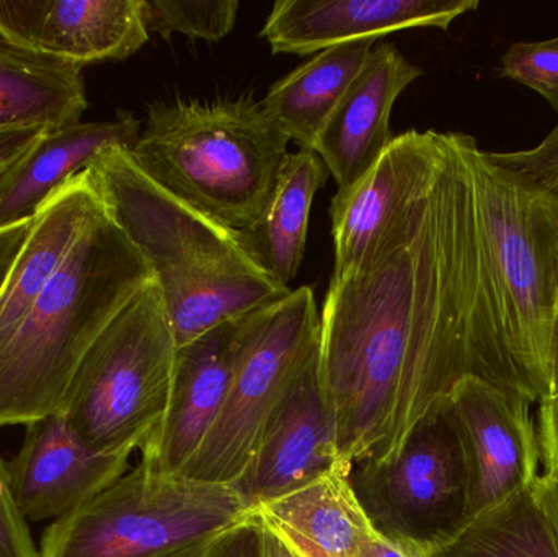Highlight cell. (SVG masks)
I'll return each instance as SVG.
<instances>
[{"label": "cell", "mask_w": 558, "mask_h": 557, "mask_svg": "<svg viewBox=\"0 0 558 557\" xmlns=\"http://www.w3.org/2000/svg\"><path fill=\"white\" fill-rule=\"evenodd\" d=\"M475 144L451 131L432 189L373 257L330 280L318 375L348 471L396 455L468 376L536 402L508 347L488 268Z\"/></svg>", "instance_id": "cell-1"}, {"label": "cell", "mask_w": 558, "mask_h": 557, "mask_svg": "<svg viewBox=\"0 0 558 557\" xmlns=\"http://www.w3.org/2000/svg\"><path fill=\"white\" fill-rule=\"evenodd\" d=\"M84 173L108 218L149 265L177 349L291 293L255 264L234 231L160 189L130 150L105 149Z\"/></svg>", "instance_id": "cell-2"}, {"label": "cell", "mask_w": 558, "mask_h": 557, "mask_svg": "<svg viewBox=\"0 0 558 557\" xmlns=\"http://www.w3.org/2000/svg\"><path fill=\"white\" fill-rule=\"evenodd\" d=\"M153 280L141 252L104 209L0 346V427L61 411L85 353Z\"/></svg>", "instance_id": "cell-3"}, {"label": "cell", "mask_w": 558, "mask_h": 557, "mask_svg": "<svg viewBox=\"0 0 558 557\" xmlns=\"http://www.w3.org/2000/svg\"><path fill=\"white\" fill-rule=\"evenodd\" d=\"M289 137L251 95L157 101L130 150L136 166L209 221L244 231L267 211Z\"/></svg>", "instance_id": "cell-4"}, {"label": "cell", "mask_w": 558, "mask_h": 557, "mask_svg": "<svg viewBox=\"0 0 558 557\" xmlns=\"http://www.w3.org/2000/svg\"><path fill=\"white\" fill-rule=\"evenodd\" d=\"M251 517L229 484L167 476L140 463L52 522L39 557H199Z\"/></svg>", "instance_id": "cell-5"}, {"label": "cell", "mask_w": 558, "mask_h": 557, "mask_svg": "<svg viewBox=\"0 0 558 557\" xmlns=\"http://www.w3.org/2000/svg\"><path fill=\"white\" fill-rule=\"evenodd\" d=\"M175 353L162 294L149 281L85 353L61 411L95 450L131 457L166 414Z\"/></svg>", "instance_id": "cell-6"}, {"label": "cell", "mask_w": 558, "mask_h": 557, "mask_svg": "<svg viewBox=\"0 0 558 557\" xmlns=\"http://www.w3.org/2000/svg\"><path fill=\"white\" fill-rule=\"evenodd\" d=\"M478 218L505 337L534 401L549 396L558 294L541 189L472 147Z\"/></svg>", "instance_id": "cell-7"}, {"label": "cell", "mask_w": 558, "mask_h": 557, "mask_svg": "<svg viewBox=\"0 0 558 557\" xmlns=\"http://www.w3.org/2000/svg\"><path fill=\"white\" fill-rule=\"evenodd\" d=\"M320 355V314L311 288L241 317L231 385L218 421L182 476L232 484L247 470L268 422Z\"/></svg>", "instance_id": "cell-8"}, {"label": "cell", "mask_w": 558, "mask_h": 557, "mask_svg": "<svg viewBox=\"0 0 558 557\" xmlns=\"http://www.w3.org/2000/svg\"><path fill=\"white\" fill-rule=\"evenodd\" d=\"M350 483L371 525L386 538L423 553L451 538L465 523L468 474L445 404L392 457L354 464Z\"/></svg>", "instance_id": "cell-9"}, {"label": "cell", "mask_w": 558, "mask_h": 557, "mask_svg": "<svg viewBox=\"0 0 558 557\" xmlns=\"http://www.w3.org/2000/svg\"><path fill=\"white\" fill-rule=\"evenodd\" d=\"M533 402L478 376L461 379L445 401L468 474L465 523L533 487L541 451Z\"/></svg>", "instance_id": "cell-10"}, {"label": "cell", "mask_w": 558, "mask_h": 557, "mask_svg": "<svg viewBox=\"0 0 558 557\" xmlns=\"http://www.w3.org/2000/svg\"><path fill=\"white\" fill-rule=\"evenodd\" d=\"M449 133L410 130L393 137L376 166L344 195L331 199L335 264L331 278L356 270L438 179Z\"/></svg>", "instance_id": "cell-11"}, {"label": "cell", "mask_w": 558, "mask_h": 557, "mask_svg": "<svg viewBox=\"0 0 558 557\" xmlns=\"http://www.w3.org/2000/svg\"><path fill=\"white\" fill-rule=\"evenodd\" d=\"M147 39L146 0H0V45L48 64L121 61Z\"/></svg>", "instance_id": "cell-12"}, {"label": "cell", "mask_w": 558, "mask_h": 557, "mask_svg": "<svg viewBox=\"0 0 558 557\" xmlns=\"http://www.w3.org/2000/svg\"><path fill=\"white\" fill-rule=\"evenodd\" d=\"M25 427L9 473L16 506L28 523L71 516L130 470V457L95 450L62 411Z\"/></svg>", "instance_id": "cell-13"}, {"label": "cell", "mask_w": 558, "mask_h": 557, "mask_svg": "<svg viewBox=\"0 0 558 557\" xmlns=\"http://www.w3.org/2000/svg\"><path fill=\"white\" fill-rule=\"evenodd\" d=\"M241 317L177 349L166 414L141 450L149 470L182 476L205 444L231 385Z\"/></svg>", "instance_id": "cell-14"}, {"label": "cell", "mask_w": 558, "mask_h": 557, "mask_svg": "<svg viewBox=\"0 0 558 557\" xmlns=\"http://www.w3.org/2000/svg\"><path fill=\"white\" fill-rule=\"evenodd\" d=\"M320 356V355H318ZM341 467L318 360L268 422L247 470L232 484L252 510ZM348 471V470H347Z\"/></svg>", "instance_id": "cell-15"}, {"label": "cell", "mask_w": 558, "mask_h": 557, "mask_svg": "<svg viewBox=\"0 0 558 557\" xmlns=\"http://www.w3.org/2000/svg\"><path fill=\"white\" fill-rule=\"evenodd\" d=\"M478 7V0H278L260 35L274 52L307 56L400 29H448Z\"/></svg>", "instance_id": "cell-16"}, {"label": "cell", "mask_w": 558, "mask_h": 557, "mask_svg": "<svg viewBox=\"0 0 558 557\" xmlns=\"http://www.w3.org/2000/svg\"><path fill=\"white\" fill-rule=\"evenodd\" d=\"M422 74L423 69L390 43L374 46L314 147L337 182V195L350 192L392 144L390 111Z\"/></svg>", "instance_id": "cell-17"}, {"label": "cell", "mask_w": 558, "mask_h": 557, "mask_svg": "<svg viewBox=\"0 0 558 557\" xmlns=\"http://www.w3.org/2000/svg\"><path fill=\"white\" fill-rule=\"evenodd\" d=\"M101 213L104 206L84 172L61 186L36 213L28 238L0 291V346L12 336Z\"/></svg>", "instance_id": "cell-18"}, {"label": "cell", "mask_w": 558, "mask_h": 557, "mask_svg": "<svg viewBox=\"0 0 558 557\" xmlns=\"http://www.w3.org/2000/svg\"><path fill=\"white\" fill-rule=\"evenodd\" d=\"M254 513L294 557H356L374 532L343 468L260 504Z\"/></svg>", "instance_id": "cell-19"}, {"label": "cell", "mask_w": 558, "mask_h": 557, "mask_svg": "<svg viewBox=\"0 0 558 557\" xmlns=\"http://www.w3.org/2000/svg\"><path fill=\"white\" fill-rule=\"evenodd\" d=\"M140 134V120L130 111H118L113 120L78 121L48 131L0 198V229L35 218L41 206L84 172L98 154L110 147L131 150Z\"/></svg>", "instance_id": "cell-20"}, {"label": "cell", "mask_w": 558, "mask_h": 557, "mask_svg": "<svg viewBox=\"0 0 558 557\" xmlns=\"http://www.w3.org/2000/svg\"><path fill=\"white\" fill-rule=\"evenodd\" d=\"M374 43L357 39L322 49L271 85L262 107L289 141L314 150L322 128L366 64Z\"/></svg>", "instance_id": "cell-21"}, {"label": "cell", "mask_w": 558, "mask_h": 557, "mask_svg": "<svg viewBox=\"0 0 558 557\" xmlns=\"http://www.w3.org/2000/svg\"><path fill=\"white\" fill-rule=\"evenodd\" d=\"M328 175L315 150L289 154L267 211L251 228L235 232L255 264L282 287L289 288L304 261L312 202Z\"/></svg>", "instance_id": "cell-22"}, {"label": "cell", "mask_w": 558, "mask_h": 557, "mask_svg": "<svg viewBox=\"0 0 558 557\" xmlns=\"http://www.w3.org/2000/svg\"><path fill=\"white\" fill-rule=\"evenodd\" d=\"M82 69L26 58L0 45V133L59 130L87 110Z\"/></svg>", "instance_id": "cell-23"}, {"label": "cell", "mask_w": 558, "mask_h": 557, "mask_svg": "<svg viewBox=\"0 0 558 557\" xmlns=\"http://www.w3.org/2000/svg\"><path fill=\"white\" fill-rule=\"evenodd\" d=\"M426 557H558L556 538L533 487L464 523Z\"/></svg>", "instance_id": "cell-24"}, {"label": "cell", "mask_w": 558, "mask_h": 557, "mask_svg": "<svg viewBox=\"0 0 558 557\" xmlns=\"http://www.w3.org/2000/svg\"><path fill=\"white\" fill-rule=\"evenodd\" d=\"M149 32L221 41L234 29L239 0H146Z\"/></svg>", "instance_id": "cell-25"}, {"label": "cell", "mask_w": 558, "mask_h": 557, "mask_svg": "<svg viewBox=\"0 0 558 557\" xmlns=\"http://www.w3.org/2000/svg\"><path fill=\"white\" fill-rule=\"evenodd\" d=\"M498 72L533 88L558 114V36L513 43L501 56Z\"/></svg>", "instance_id": "cell-26"}, {"label": "cell", "mask_w": 558, "mask_h": 557, "mask_svg": "<svg viewBox=\"0 0 558 557\" xmlns=\"http://www.w3.org/2000/svg\"><path fill=\"white\" fill-rule=\"evenodd\" d=\"M488 157L498 166L507 167L526 177L534 185L558 195V124L530 149L511 153H490Z\"/></svg>", "instance_id": "cell-27"}, {"label": "cell", "mask_w": 558, "mask_h": 557, "mask_svg": "<svg viewBox=\"0 0 558 557\" xmlns=\"http://www.w3.org/2000/svg\"><path fill=\"white\" fill-rule=\"evenodd\" d=\"M0 557H39L28 522L20 512L10 483L9 463L0 458Z\"/></svg>", "instance_id": "cell-28"}, {"label": "cell", "mask_w": 558, "mask_h": 557, "mask_svg": "<svg viewBox=\"0 0 558 557\" xmlns=\"http://www.w3.org/2000/svg\"><path fill=\"white\" fill-rule=\"evenodd\" d=\"M199 557H267V535L258 517L219 536Z\"/></svg>", "instance_id": "cell-29"}, {"label": "cell", "mask_w": 558, "mask_h": 557, "mask_svg": "<svg viewBox=\"0 0 558 557\" xmlns=\"http://www.w3.org/2000/svg\"><path fill=\"white\" fill-rule=\"evenodd\" d=\"M48 130H16L0 133V198L5 195L23 160L38 146Z\"/></svg>", "instance_id": "cell-30"}, {"label": "cell", "mask_w": 558, "mask_h": 557, "mask_svg": "<svg viewBox=\"0 0 558 557\" xmlns=\"http://www.w3.org/2000/svg\"><path fill=\"white\" fill-rule=\"evenodd\" d=\"M536 432L543 476L558 481V398H546L539 402Z\"/></svg>", "instance_id": "cell-31"}, {"label": "cell", "mask_w": 558, "mask_h": 557, "mask_svg": "<svg viewBox=\"0 0 558 557\" xmlns=\"http://www.w3.org/2000/svg\"><path fill=\"white\" fill-rule=\"evenodd\" d=\"M33 219L0 229V291H2L3 284H5L7 277H9L16 257H19L20 251H22L26 238H28Z\"/></svg>", "instance_id": "cell-32"}, {"label": "cell", "mask_w": 558, "mask_h": 557, "mask_svg": "<svg viewBox=\"0 0 558 557\" xmlns=\"http://www.w3.org/2000/svg\"><path fill=\"white\" fill-rule=\"evenodd\" d=\"M356 557H426V553L386 538L374 530L357 549Z\"/></svg>", "instance_id": "cell-33"}, {"label": "cell", "mask_w": 558, "mask_h": 557, "mask_svg": "<svg viewBox=\"0 0 558 557\" xmlns=\"http://www.w3.org/2000/svg\"><path fill=\"white\" fill-rule=\"evenodd\" d=\"M533 494L541 509H543L547 522H549L558 549V481L549 480V477L539 474L536 483L533 484Z\"/></svg>", "instance_id": "cell-34"}, {"label": "cell", "mask_w": 558, "mask_h": 557, "mask_svg": "<svg viewBox=\"0 0 558 557\" xmlns=\"http://www.w3.org/2000/svg\"><path fill=\"white\" fill-rule=\"evenodd\" d=\"M541 189V186H539ZM541 205L546 219L547 235H549L550 255H553L554 274H556L558 294V195L541 189Z\"/></svg>", "instance_id": "cell-35"}, {"label": "cell", "mask_w": 558, "mask_h": 557, "mask_svg": "<svg viewBox=\"0 0 558 557\" xmlns=\"http://www.w3.org/2000/svg\"><path fill=\"white\" fill-rule=\"evenodd\" d=\"M547 398H558V316L554 327L553 347H550V385Z\"/></svg>", "instance_id": "cell-36"}, {"label": "cell", "mask_w": 558, "mask_h": 557, "mask_svg": "<svg viewBox=\"0 0 558 557\" xmlns=\"http://www.w3.org/2000/svg\"><path fill=\"white\" fill-rule=\"evenodd\" d=\"M264 525V523H262ZM265 535H267V557H294L291 553L286 549V546L277 538L271 535L267 529H265Z\"/></svg>", "instance_id": "cell-37"}]
</instances>
